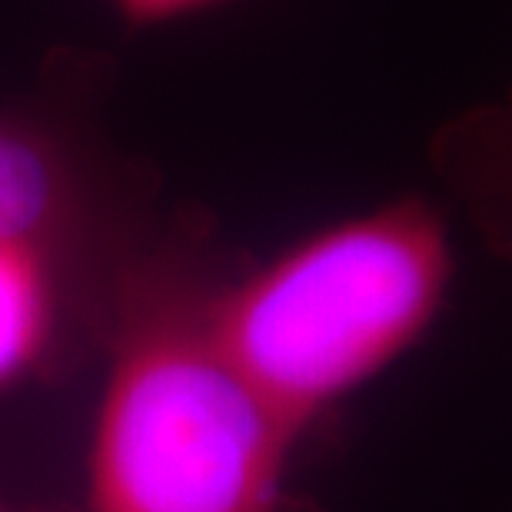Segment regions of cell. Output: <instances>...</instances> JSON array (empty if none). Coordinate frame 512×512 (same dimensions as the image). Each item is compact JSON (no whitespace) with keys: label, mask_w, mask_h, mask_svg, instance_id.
<instances>
[{"label":"cell","mask_w":512,"mask_h":512,"mask_svg":"<svg viewBox=\"0 0 512 512\" xmlns=\"http://www.w3.org/2000/svg\"><path fill=\"white\" fill-rule=\"evenodd\" d=\"M449 273L439 213L399 200L296 243L203 310L223 356L300 433L419 340Z\"/></svg>","instance_id":"cell-1"},{"label":"cell","mask_w":512,"mask_h":512,"mask_svg":"<svg viewBox=\"0 0 512 512\" xmlns=\"http://www.w3.org/2000/svg\"><path fill=\"white\" fill-rule=\"evenodd\" d=\"M64 210L67 183L57 153L40 133L0 120V237L44 247Z\"/></svg>","instance_id":"cell-3"},{"label":"cell","mask_w":512,"mask_h":512,"mask_svg":"<svg viewBox=\"0 0 512 512\" xmlns=\"http://www.w3.org/2000/svg\"><path fill=\"white\" fill-rule=\"evenodd\" d=\"M114 4L124 14V20L143 27V24H163V20L193 14V10L210 7L217 0H114Z\"/></svg>","instance_id":"cell-5"},{"label":"cell","mask_w":512,"mask_h":512,"mask_svg":"<svg viewBox=\"0 0 512 512\" xmlns=\"http://www.w3.org/2000/svg\"><path fill=\"white\" fill-rule=\"evenodd\" d=\"M293 436L223 356L203 306L147 296L100 403L94 512H276Z\"/></svg>","instance_id":"cell-2"},{"label":"cell","mask_w":512,"mask_h":512,"mask_svg":"<svg viewBox=\"0 0 512 512\" xmlns=\"http://www.w3.org/2000/svg\"><path fill=\"white\" fill-rule=\"evenodd\" d=\"M50 330V276L44 247L0 237V383L40 353Z\"/></svg>","instance_id":"cell-4"}]
</instances>
